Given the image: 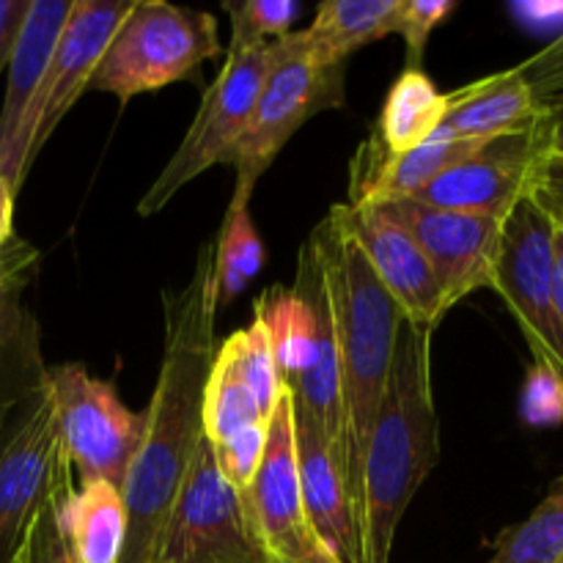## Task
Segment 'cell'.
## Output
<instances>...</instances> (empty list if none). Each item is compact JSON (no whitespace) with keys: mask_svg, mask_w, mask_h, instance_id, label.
<instances>
[{"mask_svg":"<svg viewBox=\"0 0 563 563\" xmlns=\"http://www.w3.org/2000/svg\"><path fill=\"white\" fill-rule=\"evenodd\" d=\"M11 563H16V561H11Z\"/></svg>","mask_w":563,"mask_h":563,"instance_id":"obj_39","label":"cell"},{"mask_svg":"<svg viewBox=\"0 0 563 563\" xmlns=\"http://www.w3.org/2000/svg\"><path fill=\"white\" fill-rule=\"evenodd\" d=\"M71 0H31L5 71V97L0 108V176L20 196L33 168V141L42 115L44 77L58 44Z\"/></svg>","mask_w":563,"mask_h":563,"instance_id":"obj_12","label":"cell"},{"mask_svg":"<svg viewBox=\"0 0 563 563\" xmlns=\"http://www.w3.org/2000/svg\"><path fill=\"white\" fill-rule=\"evenodd\" d=\"M374 207L410 231L412 240L421 245L443 295L445 311H451L473 291L493 286L504 220L451 212L418 201H388Z\"/></svg>","mask_w":563,"mask_h":563,"instance_id":"obj_14","label":"cell"},{"mask_svg":"<svg viewBox=\"0 0 563 563\" xmlns=\"http://www.w3.org/2000/svg\"><path fill=\"white\" fill-rule=\"evenodd\" d=\"M333 212L368 258L379 284L396 300L405 322L438 330L449 311L443 306V295L429 267V258L423 256L410 231L401 229L379 207H350L344 201L335 203Z\"/></svg>","mask_w":563,"mask_h":563,"instance_id":"obj_16","label":"cell"},{"mask_svg":"<svg viewBox=\"0 0 563 563\" xmlns=\"http://www.w3.org/2000/svg\"><path fill=\"white\" fill-rule=\"evenodd\" d=\"M38 258L36 247L20 236L0 251V429L47 379L42 330L25 306V291L36 275Z\"/></svg>","mask_w":563,"mask_h":563,"instance_id":"obj_18","label":"cell"},{"mask_svg":"<svg viewBox=\"0 0 563 563\" xmlns=\"http://www.w3.org/2000/svg\"><path fill=\"white\" fill-rule=\"evenodd\" d=\"M539 121H542V108L533 99L520 69L511 66L445 93V115L440 126L465 141H495V137L533 130Z\"/></svg>","mask_w":563,"mask_h":563,"instance_id":"obj_21","label":"cell"},{"mask_svg":"<svg viewBox=\"0 0 563 563\" xmlns=\"http://www.w3.org/2000/svg\"><path fill=\"white\" fill-rule=\"evenodd\" d=\"M71 489H75V473H71L69 462H64L47 504L27 528L25 542L14 555L16 563H82L69 539V528H66V500H69Z\"/></svg>","mask_w":563,"mask_h":563,"instance_id":"obj_28","label":"cell"},{"mask_svg":"<svg viewBox=\"0 0 563 563\" xmlns=\"http://www.w3.org/2000/svg\"><path fill=\"white\" fill-rule=\"evenodd\" d=\"M344 66H324L308 49L302 31L269 44V69L253 108L251 124L236 146L234 198L251 201L258 179L289 143V137L330 108H344Z\"/></svg>","mask_w":563,"mask_h":563,"instance_id":"obj_6","label":"cell"},{"mask_svg":"<svg viewBox=\"0 0 563 563\" xmlns=\"http://www.w3.org/2000/svg\"><path fill=\"white\" fill-rule=\"evenodd\" d=\"M275 563H339L328 550H317V553L306 555V559H297V561H275Z\"/></svg>","mask_w":563,"mask_h":563,"instance_id":"obj_38","label":"cell"},{"mask_svg":"<svg viewBox=\"0 0 563 563\" xmlns=\"http://www.w3.org/2000/svg\"><path fill=\"white\" fill-rule=\"evenodd\" d=\"M214 236L198 251L190 280L163 291L165 350L143 440L121 484L126 506V542L121 563H148L159 526L203 443V399L214 363Z\"/></svg>","mask_w":563,"mask_h":563,"instance_id":"obj_1","label":"cell"},{"mask_svg":"<svg viewBox=\"0 0 563 563\" xmlns=\"http://www.w3.org/2000/svg\"><path fill=\"white\" fill-rule=\"evenodd\" d=\"M308 245L317 253L333 319L346 423V487L361 520L363 456L405 317L333 209L311 231Z\"/></svg>","mask_w":563,"mask_h":563,"instance_id":"obj_2","label":"cell"},{"mask_svg":"<svg viewBox=\"0 0 563 563\" xmlns=\"http://www.w3.org/2000/svg\"><path fill=\"white\" fill-rule=\"evenodd\" d=\"M64 462L55 407L44 379L0 429V563H11L20 553Z\"/></svg>","mask_w":563,"mask_h":563,"instance_id":"obj_11","label":"cell"},{"mask_svg":"<svg viewBox=\"0 0 563 563\" xmlns=\"http://www.w3.org/2000/svg\"><path fill=\"white\" fill-rule=\"evenodd\" d=\"M148 563H269L245 500L220 476L207 438L159 526Z\"/></svg>","mask_w":563,"mask_h":563,"instance_id":"obj_8","label":"cell"},{"mask_svg":"<svg viewBox=\"0 0 563 563\" xmlns=\"http://www.w3.org/2000/svg\"><path fill=\"white\" fill-rule=\"evenodd\" d=\"M135 0H71V11L60 31L58 44L49 58L44 77L42 115H38L36 141H33V163L55 126L66 119L77 99L91 88L93 71L113 38L115 27L126 16Z\"/></svg>","mask_w":563,"mask_h":563,"instance_id":"obj_17","label":"cell"},{"mask_svg":"<svg viewBox=\"0 0 563 563\" xmlns=\"http://www.w3.org/2000/svg\"><path fill=\"white\" fill-rule=\"evenodd\" d=\"M212 366L220 368L223 374H229V377L236 379L240 385H245L269 412L275 410L280 394H284V385H280L278 372H275L267 333H264V328L256 319H253V324H247V328L231 333L229 339L220 344V350L214 352Z\"/></svg>","mask_w":563,"mask_h":563,"instance_id":"obj_27","label":"cell"},{"mask_svg":"<svg viewBox=\"0 0 563 563\" xmlns=\"http://www.w3.org/2000/svg\"><path fill=\"white\" fill-rule=\"evenodd\" d=\"M517 69L526 77L539 108L548 110L563 102V33H559L548 47L539 49L537 55L522 60Z\"/></svg>","mask_w":563,"mask_h":563,"instance_id":"obj_33","label":"cell"},{"mask_svg":"<svg viewBox=\"0 0 563 563\" xmlns=\"http://www.w3.org/2000/svg\"><path fill=\"white\" fill-rule=\"evenodd\" d=\"M269 69V44L264 47H229L225 64L212 86L203 91L201 108L179 143L137 203V214L152 218L176 198L181 187L212 165H231L236 146L251 124L253 108Z\"/></svg>","mask_w":563,"mask_h":563,"instance_id":"obj_7","label":"cell"},{"mask_svg":"<svg viewBox=\"0 0 563 563\" xmlns=\"http://www.w3.org/2000/svg\"><path fill=\"white\" fill-rule=\"evenodd\" d=\"M548 148L550 137L542 121L533 130L495 137L438 176L410 201L504 220L517 201L528 196L533 170Z\"/></svg>","mask_w":563,"mask_h":563,"instance_id":"obj_15","label":"cell"},{"mask_svg":"<svg viewBox=\"0 0 563 563\" xmlns=\"http://www.w3.org/2000/svg\"><path fill=\"white\" fill-rule=\"evenodd\" d=\"M66 528L82 563H121L126 542L121 487L108 482H77L66 500Z\"/></svg>","mask_w":563,"mask_h":563,"instance_id":"obj_23","label":"cell"},{"mask_svg":"<svg viewBox=\"0 0 563 563\" xmlns=\"http://www.w3.org/2000/svg\"><path fill=\"white\" fill-rule=\"evenodd\" d=\"M522 421L528 427L550 429L563 423V374L544 363H531L520 399Z\"/></svg>","mask_w":563,"mask_h":563,"instance_id":"obj_30","label":"cell"},{"mask_svg":"<svg viewBox=\"0 0 563 563\" xmlns=\"http://www.w3.org/2000/svg\"><path fill=\"white\" fill-rule=\"evenodd\" d=\"M561 563H563V561H561Z\"/></svg>","mask_w":563,"mask_h":563,"instance_id":"obj_40","label":"cell"},{"mask_svg":"<svg viewBox=\"0 0 563 563\" xmlns=\"http://www.w3.org/2000/svg\"><path fill=\"white\" fill-rule=\"evenodd\" d=\"M295 449L308 528L339 563H363L361 520L339 454L328 434L297 407Z\"/></svg>","mask_w":563,"mask_h":563,"instance_id":"obj_19","label":"cell"},{"mask_svg":"<svg viewBox=\"0 0 563 563\" xmlns=\"http://www.w3.org/2000/svg\"><path fill=\"white\" fill-rule=\"evenodd\" d=\"M14 203L16 190L5 176H0V251L14 240Z\"/></svg>","mask_w":563,"mask_h":563,"instance_id":"obj_36","label":"cell"},{"mask_svg":"<svg viewBox=\"0 0 563 563\" xmlns=\"http://www.w3.org/2000/svg\"><path fill=\"white\" fill-rule=\"evenodd\" d=\"M542 124L550 137V148H561L563 152V102L553 104V108L542 110Z\"/></svg>","mask_w":563,"mask_h":563,"instance_id":"obj_37","label":"cell"},{"mask_svg":"<svg viewBox=\"0 0 563 563\" xmlns=\"http://www.w3.org/2000/svg\"><path fill=\"white\" fill-rule=\"evenodd\" d=\"M456 9L451 0H399L396 33L407 44V69H418L434 27Z\"/></svg>","mask_w":563,"mask_h":563,"instance_id":"obj_32","label":"cell"},{"mask_svg":"<svg viewBox=\"0 0 563 563\" xmlns=\"http://www.w3.org/2000/svg\"><path fill=\"white\" fill-rule=\"evenodd\" d=\"M487 141H465L440 126L427 143L405 154H388L366 137L350 165V207L410 201L438 176L454 168Z\"/></svg>","mask_w":563,"mask_h":563,"instance_id":"obj_20","label":"cell"},{"mask_svg":"<svg viewBox=\"0 0 563 563\" xmlns=\"http://www.w3.org/2000/svg\"><path fill=\"white\" fill-rule=\"evenodd\" d=\"M60 454L77 482L121 487L143 440V416L126 410L115 388L88 374L82 363L47 368Z\"/></svg>","mask_w":563,"mask_h":563,"instance_id":"obj_9","label":"cell"},{"mask_svg":"<svg viewBox=\"0 0 563 563\" xmlns=\"http://www.w3.org/2000/svg\"><path fill=\"white\" fill-rule=\"evenodd\" d=\"M264 445H267V423H264V427L242 429V432L223 440V443H209V449H212L214 465H218L220 476H223L236 493H242V489H247V484L253 482V476H256Z\"/></svg>","mask_w":563,"mask_h":563,"instance_id":"obj_31","label":"cell"},{"mask_svg":"<svg viewBox=\"0 0 563 563\" xmlns=\"http://www.w3.org/2000/svg\"><path fill=\"white\" fill-rule=\"evenodd\" d=\"M396 16L399 0H328L302 38L319 64L344 66L352 53L396 33Z\"/></svg>","mask_w":563,"mask_h":563,"instance_id":"obj_22","label":"cell"},{"mask_svg":"<svg viewBox=\"0 0 563 563\" xmlns=\"http://www.w3.org/2000/svg\"><path fill=\"white\" fill-rule=\"evenodd\" d=\"M528 198L539 207V212L553 223V229L563 234V152L548 148L537 163L531 176Z\"/></svg>","mask_w":563,"mask_h":563,"instance_id":"obj_34","label":"cell"},{"mask_svg":"<svg viewBox=\"0 0 563 563\" xmlns=\"http://www.w3.org/2000/svg\"><path fill=\"white\" fill-rule=\"evenodd\" d=\"M253 308L256 322L267 333L280 385L291 394L297 410L306 412L328 434L341 467H346L339 350L317 253L308 240L300 251L295 286H269Z\"/></svg>","mask_w":563,"mask_h":563,"instance_id":"obj_4","label":"cell"},{"mask_svg":"<svg viewBox=\"0 0 563 563\" xmlns=\"http://www.w3.org/2000/svg\"><path fill=\"white\" fill-rule=\"evenodd\" d=\"M434 330L405 322L363 456V563H390L407 506L440 460L432 390Z\"/></svg>","mask_w":563,"mask_h":563,"instance_id":"obj_3","label":"cell"},{"mask_svg":"<svg viewBox=\"0 0 563 563\" xmlns=\"http://www.w3.org/2000/svg\"><path fill=\"white\" fill-rule=\"evenodd\" d=\"M27 3L31 0H0V75L9 66L11 49H14V38L20 33Z\"/></svg>","mask_w":563,"mask_h":563,"instance_id":"obj_35","label":"cell"},{"mask_svg":"<svg viewBox=\"0 0 563 563\" xmlns=\"http://www.w3.org/2000/svg\"><path fill=\"white\" fill-rule=\"evenodd\" d=\"M445 115V93L421 69H407L396 77L379 110L372 141L388 154H405L427 143L440 130Z\"/></svg>","mask_w":563,"mask_h":563,"instance_id":"obj_24","label":"cell"},{"mask_svg":"<svg viewBox=\"0 0 563 563\" xmlns=\"http://www.w3.org/2000/svg\"><path fill=\"white\" fill-rule=\"evenodd\" d=\"M231 16V47H264L289 36L300 16V3L295 0H242L223 3Z\"/></svg>","mask_w":563,"mask_h":563,"instance_id":"obj_29","label":"cell"},{"mask_svg":"<svg viewBox=\"0 0 563 563\" xmlns=\"http://www.w3.org/2000/svg\"><path fill=\"white\" fill-rule=\"evenodd\" d=\"M563 561V476L517 526L506 528L487 563H561Z\"/></svg>","mask_w":563,"mask_h":563,"instance_id":"obj_26","label":"cell"},{"mask_svg":"<svg viewBox=\"0 0 563 563\" xmlns=\"http://www.w3.org/2000/svg\"><path fill=\"white\" fill-rule=\"evenodd\" d=\"M240 495L269 563L297 561L324 550L306 520L295 449V401L286 388L269 416L267 445L256 476Z\"/></svg>","mask_w":563,"mask_h":563,"instance_id":"obj_13","label":"cell"},{"mask_svg":"<svg viewBox=\"0 0 563 563\" xmlns=\"http://www.w3.org/2000/svg\"><path fill=\"white\" fill-rule=\"evenodd\" d=\"M214 242V297L220 311L245 295L267 262V251L251 218V201L231 198Z\"/></svg>","mask_w":563,"mask_h":563,"instance_id":"obj_25","label":"cell"},{"mask_svg":"<svg viewBox=\"0 0 563 563\" xmlns=\"http://www.w3.org/2000/svg\"><path fill=\"white\" fill-rule=\"evenodd\" d=\"M515 313L533 363L563 374V328L555 306V229L531 198H520L500 223L493 286Z\"/></svg>","mask_w":563,"mask_h":563,"instance_id":"obj_10","label":"cell"},{"mask_svg":"<svg viewBox=\"0 0 563 563\" xmlns=\"http://www.w3.org/2000/svg\"><path fill=\"white\" fill-rule=\"evenodd\" d=\"M214 55H220V36L212 14L165 0H135L115 27L91 88L126 104L170 82L192 80Z\"/></svg>","mask_w":563,"mask_h":563,"instance_id":"obj_5","label":"cell"}]
</instances>
